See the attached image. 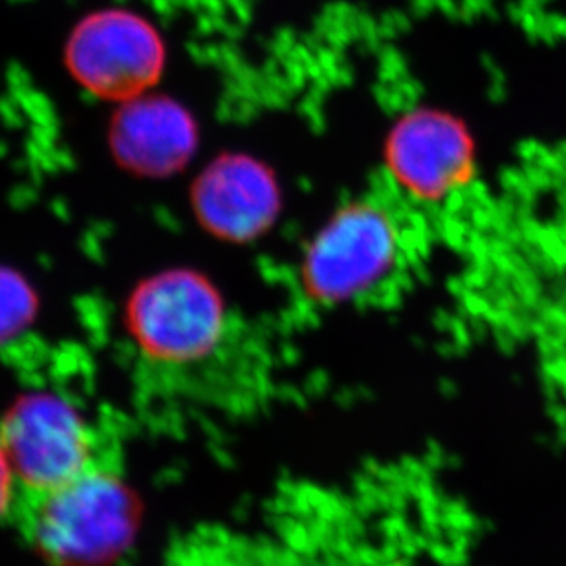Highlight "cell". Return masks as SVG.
<instances>
[{
    "label": "cell",
    "instance_id": "5b68a950",
    "mask_svg": "<svg viewBox=\"0 0 566 566\" xmlns=\"http://www.w3.org/2000/svg\"><path fill=\"white\" fill-rule=\"evenodd\" d=\"M118 470L105 468L54 492L22 497L13 523L57 562H92L108 554L127 518Z\"/></svg>",
    "mask_w": 566,
    "mask_h": 566
},
{
    "label": "cell",
    "instance_id": "9c48e42d",
    "mask_svg": "<svg viewBox=\"0 0 566 566\" xmlns=\"http://www.w3.org/2000/svg\"><path fill=\"white\" fill-rule=\"evenodd\" d=\"M21 501V486L11 464L10 453L0 437V521H13Z\"/></svg>",
    "mask_w": 566,
    "mask_h": 566
},
{
    "label": "cell",
    "instance_id": "ba28073f",
    "mask_svg": "<svg viewBox=\"0 0 566 566\" xmlns=\"http://www.w3.org/2000/svg\"><path fill=\"white\" fill-rule=\"evenodd\" d=\"M473 161L470 136L448 114H407L387 142L390 177L417 202L439 203L453 197L470 182Z\"/></svg>",
    "mask_w": 566,
    "mask_h": 566
},
{
    "label": "cell",
    "instance_id": "52a82bcc",
    "mask_svg": "<svg viewBox=\"0 0 566 566\" xmlns=\"http://www.w3.org/2000/svg\"><path fill=\"white\" fill-rule=\"evenodd\" d=\"M191 172L189 208L213 235L250 241L279 219L283 184L277 171L252 150H222Z\"/></svg>",
    "mask_w": 566,
    "mask_h": 566
},
{
    "label": "cell",
    "instance_id": "8992f818",
    "mask_svg": "<svg viewBox=\"0 0 566 566\" xmlns=\"http://www.w3.org/2000/svg\"><path fill=\"white\" fill-rule=\"evenodd\" d=\"M202 142L197 114L160 88L113 107L105 128V147L114 166L145 182L188 175L197 167Z\"/></svg>",
    "mask_w": 566,
    "mask_h": 566
},
{
    "label": "cell",
    "instance_id": "277c9868",
    "mask_svg": "<svg viewBox=\"0 0 566 566\" xmlns=\"http://www.w3.org/2000/svg\"><path fill=\"white\" fill-rule=\"evenodd\" d=\"M21 499L54 492L83 476L119 465L113 437L80 407L55 392L17 401L0 422Z\"/></svg>",
    "mask_w": 566,
    "mask_h": 566
},
{
    "label": "cell",
    "instance_id": "3957f363",
    "mask_svg": "<svg viewBox=\"0 0 566 566\" xmlns=\"http://www.w3.org/2000/svg\"><path fill=\"white\" fill-rule=\"evenodd\" d=\"M169 55L164 30L130 6L86 11L61 44V64L72 85L111 107L158 91Z\"/></svg>",
    "mask_w": 566,
    "mask_h": 566
},
{
    "label": "cell",
    "instance_id": "7a4b0ae2",
    "mask_svg": "<svg viewBox=\"0 0 566 566\" xmlns=\"http://www.w3.org/2000/svg\"><path fill=\"white\" fill-rule=\"evenodd\" d=\"M407 250L406 226L389 203L375 198L343 203L306 244L301 289L323 308L369 300L400 272Z\"/></svg>",
    "mask_w": 566,
    "mask_h": 566
},
{
    "label": "cell",
    "instance_id": "6da1fadb",
    "mask_svg": "<svg viewBox=\"0 0 566 566\" xmlns=\"http://www.w3.org/2000/svg\"><path fill=\"white\" fill-rule=\"evenodd\" d=\"M133 317L145 369L156 381L209 400L252 395L259 375L248 336L202 279L188 272L153 279Z\"/></svg>",
    "mask_w": 566,
    "mask_h": 566
}]
</instances>
